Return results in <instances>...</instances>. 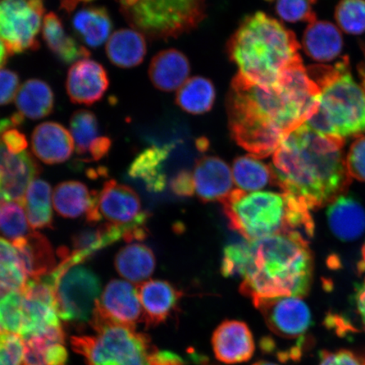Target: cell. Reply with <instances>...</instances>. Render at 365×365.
<instances>
[{
	"instance_id": "cell-1",
	"label": "cell",
	"mask_w": 365,
	"mask_h": 365,
	"mask_svg": "<svg viewBox=\"0 0 365 365\" xmlns=\"http://www.w3.org/2000/svg\"><path fill=\"white\" fill-rule=\"evenodd\" d=\"M321 96L303 63L287 68L274 86L253 83L238 73L227 99L232 138L255 157L270 156L317 113Z\"/></svg>"
},
{
	"instance_id": "cell-2",
	"label": "cell",
	"mask_w": 365,
	"mask_h": 365,
	"mask_svg": "<svg viewBox=\"0 0 365 365\" xmlns=\"http://www.w3.org/2000/svg\"><path fill=\"white\" fill-rule=\"evenodd\" d=\"M344 145V140L301 125L273 154L277 185L310 210L331 203L351 182L342 156Z\"/></svg>"
},
{
	"instance_id": "cell-3",
	"label": "cell",
	"mask_w": 365,
	"mask_h": 365,
	"mask_svg": "<svg viewBox=\"0 0 365 365\" xmlns=\"http://www.w3.org/2000/svg\"><path fill=\"white\" fill-rule=\"evenodd\" d=\"M250 259L240 292L252 301L309 293L314 262L307 239L298 232L249 241Z\"/></svg>"
},
{
	"instance_id": "cell-4",
	"label": "cell",
	"mask_w": 365,
	"mask_h": 365,
	"mask_svg": "<svg viewBox=\"0 0 365 365\" xmlns=\"http://www.w3.org/2000/svg\"><path fill=\"white\" fill-rule=\"evenodd\" d=\"M293 31L266 13L246 16L227 43L230 61L245 79L264 86L278 83L287 68L303 63Z\"/></svg>"
},
{
	"instance_id": "cell-5",
	"label": "cell",
	"mask_w": 365,
	"mask_h": 365,
	"mask_svg": "<svg viewBox=\"0 0 365 365\" xmlns=\"http://www.w3.org/2000/svg\"><path fill=\"white\" fill-rule=\"evenodd\" d=\"M230 227L247 241L298 232L312 238L314 225L310 209L287 192L246 193L232 190L221 202Z\"/></svg>"
},
{
	"instance_id": "cell-6",
	"label": "cell",
	"mask_w": 365,
	"mask_h": 365,
	"mask_svg": "<svg viewBox=\"0 0 365 365\" xmlns=\"http://www.w3.org/2000/svg\"><path fill=\"white\" fill-rule=\"evenodd\" d=\"M349 68L348 57L332 66L307 68L322 91L317 113L305 123L310 129L342 140L365 133V89Z\"/></svg>"
},
{
	"instance_id": "cell-7",
	"label": "cell",
	"mask_w": 365,
	"mask_h": 365,
	"mask_svg": "<svg viewBox=\"0 0 365 365\" xmlns=\"http://www.w3.org/2000/svg\"><path fill=\"white\" fill-rule=\"evenodd\" d=\"M97 336L71 337V346L88 365H148L154 349L149 336L117 323L96 304L90 322Z\"/></svg>"
},
{
	"instance_id": "cell-8",
	"label": "cell",
	"mask_w": 365,
	"mask_h": 365,
	"mask_svg": "<svg viewBox=\"0 0 365 365\" xmlns=\"http://www.w3.org/2000/svg\"><path fill=\"white\" fill-rule=\"evenodd\" d=\"M123 15L134 29L154 39L177 38L197 26L205 0H120Z\"/></svg>"
},
{
	"instance_id": "cell-9",
	"label": "cell",
	"mask_w": 365,
	"mask_h": 365,
	"mask_svg": "<svg viewBox=\"0 0 365 365\" xmlns=\"http://www.w3.org/2000/svg\"><path fill=\"white\" fill-rule=\"evenodd\" d=\"M44 12V0H0V39L10 56L38 48Z\"/></svg>"
},
{
	"instance_id": "cell-10",
	"label": "cell",
	"mask_w": 365,
	"mask_h": 365,
	"mask_svg": "<svg viewBox=\"0 0 365 365\" xmlns=\"http://www.w3.org/2000/svg\"><path fill=\"white\" fill-rule=\"evenodd\" d=\"M101 286L99 277L91 269L80 264L68 268L56 285L58 317L77 324L90 322Z\"/></svg>"
},
{
	"instance_id": "cell-11",
	"label": "cell",
	"mask_w": 365,
	"mask_h": 365,
	"mask_svg": "<svg viewBox=\"0 0 365 365\" xmlns=\"http://www.w3.org/2000/svg\"><path fill=\"white\" fill-rule=\"evenodd\" d=\"M98 210L102 220L106 219L110 225L124 228L126 242L147 238L149 215L141 208L138 194L130 186L115 180L105 182L98 194Z\"/></svg>"
},
{
	"instance_id": "cell-12",
	"label": "cell",
	"mask_w": 365,
	"mask_h": 365,
	"mask_svg": "<svg viewBox=\"0 0 365 365\" xmlns=\"http://www.w3.org/2000/svg\"><path fill=\"white\" fill-rule=\"evenodd\" d=\"M269 329L284 339H304L312 327V313L300 298L279 297L253 301Z\"/></svg>"
},
{
	"instance_id": "cell-13",
	"label": "cell",
	"mask_w": 365,
	"mask_h": 365,
	"mask_svg": "<svg viewBox=\"0 0 365 365\" xmlns=\"http://www.w3.org/2000/svg\"><path fill=\"white\" fill-rule=\"evenodd\" d=\"M108 86L105 68L88 58L72 63L68 71L66 91L73 103L91 106L103 98Z\"/></svg>"
},
{
	"instance_id": "cell-14",
	"label": "cell",
	"mask_w": 365,
	"mask_h": 365,
	"mask_svg": "<svg viewBox=\"0 0 365 365\" xmlns=\"http://www.w3.org/2000/svg\"><path fill=\"white\" fill-rule=\"evenodd\" d=\"M212 344L216 358L226 364L249 361L255 349L252 332L240 321H225L219 325L213 333Z\"/></svg>"
},
{
	"instance_id": "cell-15",
	"label": "cell",
	"mask_w": 365,
	"mask_h": 365,
	"mask_svg": "<svg viewBox=\"0 0 365 365\" xmlns=\"http://www.w3.org/2000/svg\"><path fill=\"white\" fill-rule=\"evenodd\" d=\"M97 304L108 317L121 325L135 328L137 324L144 322L137 289L130 282H109Z\"/></svg>"
},
{
	"instance_id": "cell-16",
	"label": "cell",
	"mask_w": 365,
	"mask_h": 365,
	"mask_svg": "<svg viewBox=\"0 0 365 365\" xmlns=\"http://www.w3.org/2000/svg\"><path fill=\"white\" fill-rule=\"evenodd\" d=\"M193 177L195 193L203 202H222L232 191L231 168L220 158L204 156L198 159Z\"/></svg>"
},
{
	"instance_id": "cell-17",
	"label": "cell",
	"mask_w": 365,
	"mask_h": 365,
	"mask_svg": "<svg viewBox=\"0 0 365 365\" xmlns=\"http://www.w3.org/2000/svg\"><path fill=\"white\" fill-rule=\"evenodd\" d=\"M148 327H156L176 312L182 293L167 281L149 280L136 287Z\"/></svg>"
},
{
	"instance_id": "cell-18",
	"label": "cell",
	"mask_w": 365,
	"mask_h": 365,
	"mask_svg": "<svg viewBox=\"0 0 365 365\" xmlns=\"http://www.w3.org/2000/svg\"><path fill=\"white\" fill-rule=\"evenodd\" d=\"M31 148L40 161L53 165L70 159L76 147L71 132L65 126L56 122H44L34 130Z\"/></svg>"
},
{
	"instance_id": "cell-19",
	"label": "cell",
	"mask_w": 365,
	"mask_h": 365,
	"mask_svg": "<svg viewBox=\"0 0 365 365\" xmlns=\"http://www.w3.org/2000/svg\"><path fill=\"white\" fill-rule=\"evenodd\" d=\"M21 339L24 345L21 365H68L66 334L61 325Z\"/></svg>"
},
{
	"instance_id": "cell-20",
	"label": "cell",
	"mask_w": 365,
	"mask_h": 365,
	"mask_svg": "<svg viewBox=\"0 0 365 365\" xmlns=\"http://www.w3.org/2000/svg\"><path fill=\"white\" fill-rule=\"evenodd\" d=\"M41 168L29 152L11 154L0 175V197L23 204L26 190L39 175Z\"/></svg>"
},
{
	"instance_id": "cell-21",
	"label": "cell",
	"mask_w": 365,
	"mask_h": 365,
	"mask_svg": "<svg viewBox=\"0 0 365 365\" xmlns=\"http://www.w3.org/2000/svg\"><path fill=\"white\" fill-rule=\"evenodd\" d=\"M333 235L342 241H354L365 232V210L352 195H341L333 200L327 212Z\"/></svg>"
},
{
	"instance_id": "cell-22",
	"label": "cell",
	"mask_w": 365,
	"mask_h": 365,
	"mask_svg": "<svg viewBox=\"0 0 365 365\" xmlns=\"http://www.w3.org/2000/svg\"><path fill=\"white\" fill-rule=\"evenodd\" d=\"M23 270L29 278L40 277L51 273L58 267L51 244L38 232L12 242Z\"/></svg>"
},
{
	"instance_id": "cell-23",
	"label": "cell",
	"mask_w": 365,
	"mask_h": 365,
	"mask_svg": "<svg viewBox=\"0 0 365 365\" xmlns=\"http://www.w3.org/2000/svg\"><path fill=\"white\" fill-rule=\"evenodd\" d=\"M189 59L176 49H167L155 56L150 63L149 77L155 88L163 91L180 89L188 80Z\"/></svg>"
},
{
	"instance_id": "cell-24",
	"label": "cell",
	"mask_w": 365,
	"mask_h": 365,
	"mask_svg": "<svg viewBox=\"0 0 365 365\" xmlns=\"http://www.w3.org/2000/svg\"><path fill=\"white\" fill-rule=\"evenodd\" d=\"M173 148V144H167L143 150L130 164L128 170L130 177L143 181L150 192H162L167 185L164 163Z\"/></svg>"
},
{
	"instance_id": "cell-25",
	"label": "cell",
	"mask_w": 365,
	"mask_h": 365,
	"mask_svg": "<svg viewBox=\"0 0 365 365\" xmlns=\"http://www.w3.org/2000/svg\"><path fill=\"white\" fill-rule=\"evenodd\" d=\"M304 52L314 61L329 62L339 56L344 47L341 31L332 23L314 21L309 23L303 38Z\"/></svg>"
},
{
	"instance_id": "cell-26",
	"label": "cell",
	"mask_w": 365,
	"mask_h": 365,
	"mask_svg": "<svg viewBox=\"0 0 365 365\" xmlns=\"http://www.w3.org/2000/svg\"><path fill=\"white\" fill-rule=\"evenodd\" d=\"M125 234L124 228L108 222L77 232L72 238L73 251L66 257L68 263L71 267L83 263L98 251L124 239Z\"/></svg>"
},
{
	"instance_id": "cell-27",
	"label": "cell",
	"mask_w": 365,
	"mask_h": 365,
	"mask_svg": "<svg viewBox=\"0 0 365 365\" xmlns=\"http://www.w3.org/2000/svg\"><path fill=\"white\" fill-rule=\"evenodd\" d=\"M98 193L90 191L79 181H66L58 185L53 194V204L59 215L66 218L88 216L97 207Z\"/></svg>"
},
{
	"instance_id": "cell-28",
	"label": "cell",
	"mask_w": 365,
	"mask_h": 365,
	"mask_svg": "<svg viewBox=\"0 0 365 365\" xmlns=\"http://www.w3.org/2000/svg\"><path fill=\"white\" fill-rule=\"evenodd\" d=\"M43 38L54 56L67 65L90 56L89 50L66 33L65 26L56 13L50 12L44 16Z\"/></svg>"
},
{
	"instance_id": "cell-29",
	"label": "cell",
	"mask_w": 365,
	"mask_h": 365,
	"mask_svg": "<svg viewBox=\"0 0 365 365\" xmlns=\"http://www.w3.org/2000/svg\"><path fill=\"white\" fill-rule=\"evenodd\" d=\"M106 53L113 65L118 68L139 66L147 54L145 36L135 29L118 30L108 41Z\"/></svg>"
},
{
	"instance_id": "cell-30",
	"label": "cell",
	"mask_w": 365,
	"mask_h": 365,
	"mask_svg": "<svg viewBox=\"0 0 365 365\" xmlns=\"http://www.w3.org/2000/svg\"><path fill=\"white\" fill-rule=\"evenodd\" d=\"M72 27L81 41L90 48L106 42L113 29V21L106 8L85 6L75 13Z\"/></svg>"
},
{
	"instance_id": "cell-31",
	"label": "cell",
	"mask_w": 365,
	"mask_h": 365,
	"mask_svg": "<svg viewBox=\"0 0 365 365\" xmlns=\"http://www.w3.org/2000/svg\"><path fill=\"white\" fill-rule=\"evenodd\" d=\"M114 264L121 277L133 284H140L153 275L156 258L148 246L134 243L118 251Z\"/></svg>"
},
{
	"instance_id": "cell-32",
	"label": "cell",
	"mask_w": 365,
	"mask_h": 365,
	"mask_svg": "<svg viewBox=\"0 0 365 365\" xmlns=\"http://www.w3.org/2000/svg\"><path fill=\"white\" fill-rule=\"evenodd\" d=\"M16 106L21 115L31 120H40L48 117L53 111V91L42 80L26 81L18 91Z\"/></svg>"
},
{
	"instance_id": "cell-33",
	"label": "cell",
	"mask_w": 365,
	"mask_h": 365,
	"mask_svg": "<svg viewBox=\"0 0 365 365\" xmlns=\"http://www.w3.org/2000/svg\"><path fill=\"white\" fill-rule=\"evenodd\" d=\"M51 194V186L43 180H34L27 188L23 205L33 230L52 227Z\"/></svg>"
},
{
	"instance_id": "cell-34",
	"label": "cell",
	"mask_w": 365,
	"mask_h": 365,
	"mask_svg": "<svg viewBox=\"0 0 365 365\" xmlns=\"http://www.w3.org/2000/svg\"><path fill=\"white\" fill-rule=\"evenodd\" d=\"M232 178L240 190H259L267 185H277L272 167L252 155L237 158L232 163Z\"/></svg>"
},
{
	"instance_id": "cell-35",
	"label": "cell",
	"mask_w": 365,
	"mask_h": 365,
	"mask_svg": "<svg viewBox=\"0 0 365 365\" xmlns=\"http://www.w3.org/2000/svg\"><path fill=\"white\" fill-rule=\"evenodd\" d=\"M215 99V86L211 81L202 76L187 80L176 95L178 106L194 115L211 110Z\"/></svg>"
},
{
	"instance_id": "cell-36",
	"label": "cell",
	"mask_w": 365,
	"mask_h": 365,
	"mask_svg": "<svg viewBox=\"0 0 365 365\" xmlns=\"http://www.w3.org/2000/svg\"><path fill=\"white\" fill-rule=\"evenodd\" d=\"M70 126L77 154L85 155L89 153L91 145L100 137L98 120L96 114L86 109L77 110L71 118Z\"/></svg>"
},
{
	"instance_id": "cell-37",
	"label": "cell",
	"mask_w": 365,
	"mask_h": 365,
	"mask_svg": "<svg viewBox=\"0 0 365 365\" xmlns=\"http://www.w3.org/2000/svg\"><path fill=\"white\" fill-rule=\"evenodd\" d=\"M26 281L15 246L0 237V282L12 291L21 292Z\"/></svg>"
},
{
	"instance_id": "cell-38",
	"label": "cell",
	"mask_w": 365,
	"mask_h": 365,
	"mask_svg": "<svg viewBox=\"0 0 365 365\" xmlns=\"http://www.w3.org/2000/svg\"><path fill=\"white\" fill-rule=\"evenodd\" d=\"M26 215L22 203L4 202L0 207V232L11 242L24 238L31 232Z\"/></svg>"
},
{
	"instance_id": "cell-39",
	"label": "cell",
	"mask_w": 365,
	"mask_h": 365,
	"mask_svg": "<svg viewBox=\"0 0 365 365\" xmlns=\"http://www.w3.org/2000/svg\"><path fill=\"white\" fill-rule=\"evenodd\" d=\"M24 327V297L21 292H11L0 300V328L21 336Z\"/></svg>"
},
{
	"instance_id": "cell-40",
	"label": "cell",
	"mask_w": 365,
	"mask_h": 365,
	"mask_svg": "<svg viewBox=\"0 0 365 365\" xmlns=\"http://www.w3.org/2000/svg\"><path fill=\"white\" fill-rule=\"evenodd\" d=\"M335 18L346 34L365 33V0H341L336 8Z\"/></svg>"
},
{
	"instance_id": "cell-41",
	"label": "cell",
	"mask_w": 365,
	"mask_h": 365,
	"mask_svg": "<svg viewBox=\"0 0 365 365\" xmlns=\"http://www.w3.org/2000/svg\"><path fill=\"white\" fill-rule=\"evenodd\" d=\"M250 259V242L231 244L223 250L221 264L222 276L231 277L240 276L243 277L248 267Z\"/></svg>"
},
{
	"instance_id": "cell-42",
	"label": "cell",
	"mask_w": 365,
	"mask_h": 365,
	"mask_svg": "<svg viewBox=\"0 0 365 365\" xmlns=\"http://www.w3.org/2000/svg\"><path fill=\"white\" fill-rule=\"evenodd\" d=\"M276 11L282 20L289 22L317 21L312 4L307 0H276Z\"/></svg>"
},
{
	"instance_id": "cell-43",
	"label": "cell",
	"mask_w": 365,
	"mask_h": 365,
	"mask_svg": "<svg viewBox=\"0 0 365 365\" xmlns=\"http://www.w3.org/2000/svg\"><path fill=\"white\" fill-rule=\"evenodd\" d=\"M23 356L21 336L15 333H0V365H21Z\"/></svg>"
},
{
	"instance_id": "cell-44",
	"label": "cell",
	"mask_w": 365,
	"mask_h": 365,
	"mask_svg": "<svg viewBox=\"0 0 365 365\" xmlns=\"http://www.w3.org/2000/svg\"><path fill=\"white\" fill-rule=\"evenodd\" d=\"M346 170L350 177L365 182V135H359L351 145L346 158Z\"/></svg>"
},
{
	"instance_id": "cell-45",
	"label": "cell",
	"mask_w": 365,
	"mask_h": 365,
	"mask_svg": "<svg viewBox=\"0 0 365 365\" xmlns=\"http://www.w3.org/2000/svg\"><path fill=\"white\" fill-rule=\"evenodd\" d=\"M319 365H365V352L341 349L335 352L324 351Z\"/></svg>"
},
{
	"instance_id": "cell-46",
	"label": "cell",
	"mask_w": 365,
	"mask_h": 365,
	"mask_svg": "<svg viewBox=\"0 0 365 365\" xmlns=\"http://www.w3.org/2000/svg\"><path fill=\"white\" fill-rule=\"evenodd\" d=\"M17 73L7 68H0V106L11 103L16 99L20 88Z\"/></svg>"
},
{
	"instance_id": "cell-47",
	"label": "cell",
	"mask_w": 365,
	"mask_h": 365,
	"mask_svg": "<svg viewBox=\"0 0 365 365\" xmlns=\"http://www.w3.org/2000/svg\"><path fill=\"white\" fill-rule=\"evenodd\" d=\"M170 188L178 196L189 197L195 192V182L192 173L188 170H181L177 173L170 181Z\"/></svg>"
},
{
	"instance_id": "cell-48",
	"label": "cell",
	"mask_w": 365,
	"mask_h": 365,
	"mask_svg": "<svg viewBox=\"0 0 365 365\" xmlns=\"http://www.w3.org/2000/svg\"><path fill=\"white\" fill-rule=\"evenodd\" d=\"M0 140L11 154H20L29 147L26 135L16 128L4 131L0 135Z\"/></svg>"
},
{
	"instance_id": "cell-49",
	"label": "cell",
	"mask_w": 365,
	"mask_h": 365,
	"mask_svg": "<svg viewBox=\"0 0 365 365\" xmlns=\"http://www.w3.org/2000/svg\"><path fill=\"white\" fill-rule=\"evenodd\" d=\"M148 365H184V361L175 353L154 348L148 355Z\"/></svg>"
},
{
	"instance_id": "cell-50",
	"label": "cell",
	"mask_w": 365,
	"mask_h": 365,
	"mask_svg": "<svg viewBox=\"0 0 365 365\" xmlns=\"http://www.w3.org/2000/svg\"><path fill=\"white\" fill-rule=\"evenodd\" d=\"M112 145V140L108 136H100L96 140L89 149L91 160L99 161L109 153Z\"/></svg>"
},
{
	"instance_id": "cell-51",
	"label": "cell",
	"mask_w": 365,
	"mask_h": 365,
	"mask_svg": "<svg viewBox=\"0 0 365 365\" xmlns=\"http://www.w3.org/2000/svg\"><path fill=\"white\" fill-rule=\"evenodd\" d=\"M355 304L360 321H361L365 329V278L362 284L356 290Z\"/></svg>"
},
{
	"instance_id": "cell-52",
	"label": "cell",
	"mask_w": 365,
	"mask_h": 365,
	"mask_svg": "<svg viewBox=\"0 0 365 365\" xmlns=\"http://www.w3.org/2000/svg\"><path fill=\"white\" fill-rule=\"evenodd\" d=\"M94 0H62L61 8L66 12L70 13L75 10L80 4H88Z\"/></svg>"
},
{
	"instance_id": "cell-53",
	"label": "cell",
	"mask_w": 365,
	"mask_h": 365,
	"mask_svg": "<svg viewBox=\"0 0 365 365\" xmlns=\"http://www.w3.org/2000/svg\"><path fill=\"white\" fill-rule=\"evenodd\" d=\"M10 56V53H9L6 45H4L3 41L0 39V68H2L6 65L8 58Z\"/></svg>"
},
{
	"instance_id": "cell-54",
	"label": "cell",
	"mask_w": 365,
	"mask_h": 365,
	"mask_svg": "<svg viewBox=\"0 0 365 365\" xmlns=\"http://www.w3.org/2000/svg\"><path fill=\"white\" fill-rule=\"evenodd\" d=\"M359 269L361 272H365V244L362 249V261L359 264Z\"/></svg>"
},
{
	"instance_id": "cell-55",
	"label": "cell",
	"mask_w": 365,
	"mask_h": 365,
	"mask_svg": "<svg viewBox=\"0 0 365 365\" xmlns=\"http://www.w3.org/2000/svg\"><path fill=\"white\" fill-rule=\"evenodd\" d=\"M253 365H277L276 364L264 361V360H262V361H258L257 363H255Z\"/></svg>"
},
{
	"instance_id": "cell-56",
	"label": "cell",
	"mask_w": 365,
	"mask_h": 365,
	"mask_svg": "<svg viewBox=\"0 0 365 365\" xmlns=\"http://www.w3.org/2000/svg\"><path fill=\"white\" fill-rule=\"evenodd\" d=\"M2 170H0V175H1ZM4 200L0 197V207H1L2 204L4 203Z\"/></svg>"
},
{
	"instance_id": "cell-57",
	"label": "cell",
	"mask_w": 365,
	"mask_h": 365,
	"mask_svg": "<svg viewBox=\"0 0 365 365\" xmlns=\"http://www.w3.org/2000/svg\"><path fill=\"white\" fill-rule=\"evenodd\" d=\"M362 48L364 50V56H365V40L364 41V42L362 43Z\"/></svg>"
},
{
	"instance_id": "cell-58",
	"label": "cell",
	"mask_w": 365,
	"mask_h": 365,
	"mask_svg": "<svg viewBox=\"0 0 365 365\" xmlns=\"http://www.w3.org/2000/svg\"><path fill=\"white\" fill-rule=\"evenodd\" d=\"M307 1H309L310 4H314V3H317V0H307Z\"/></svg>"
},
{
	"instance_id": "cell-59",
	"label": "cell",
	"mask_w": 365,
	"mask_h": 365,
	"mask_svg": "<svg viewBox=\"0 0 365 365\" xmlns=\"http://www.w3.org/2000/svg\"><path fill=\"white\" fill-rule=\"evenodd\" d=\"M2 332H4V331H2L1 328H0V333H2Z\"/></svg>"
}]
</instances>
